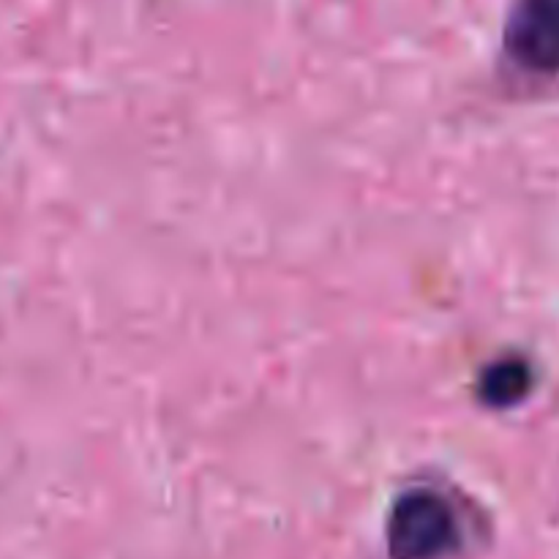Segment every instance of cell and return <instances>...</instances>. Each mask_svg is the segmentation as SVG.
<instances>
[{"mask_svg":"<svg viewBox=\"0 0 559 559\" xmlns=\"http://www.w3.org/2000/svg\"><path fill=\"white\" fill-rule=\"evenodd\" d=\"M456 516L440 495L413 491L396 502L388 522L393 559H440L456 546Z\"/></svg>","mask_w":559,"mask_h":559,"instance_id":"1","label":"cell"},{"mask_svg":"<svg viewBox=\"0 0 559 559\" xmlns=\"http://www.w3.org/2000/svg\"><path fill=\"white\" fill-rule=\"evenodd\" d=\"M506 49L519 69L559 76V0H516L506 25Z\"/></svg>","mask_w":559,"mask_h":559,"instance_id":"2","label":"cell"},{"mask_svg":"<svg viewBox=\"0 0 559 559\" xmlns=\"http://www.w3.org/2000/svg\"><path fill=\"white\" fill-rule=\"evenodd\" d=\"M484 396L491 404H513L527 393L530 369L522 360H502L484 374Z\"/></svg>","mask_w":559,"mask_h":559,"instance_id":"3","label":"cell"}]
</instances>
